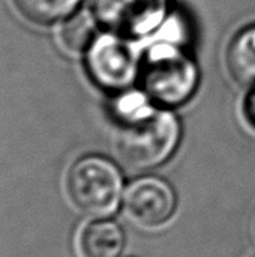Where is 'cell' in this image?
Listing matches in <instances>:
<instances>
[{
	"label": "cell",
	"instance_id": "6da1fadb",
	"mask_svg": "<svg viewBox=\"0 0 255 257\" xmlns=\"http://www.w3.org/2000/svg\"><path fill=\"white\" fill-rule=\"evenodd\" d=\"M156 32L153 42L146 47L141 57L140 84L141 90L155 105L173 108L183 105L195 93L200 72L195 60L185 50V39L171 30Z\"/></svg>",
	"mask_w": 255,
	"mask_h": 257
},
{
	"label": "cell",
	"instance_id": "7a4b0ae2",
	"mask_svg": "<svg viewBox=\"0 0 255 257\" xmlns=\"http://www.w3.org/2000/svg\"><path fill=\"white\" fill-rule=\"evenodd\" d=\"M179 140V119L161 107L119 122L114 148L123 164L134 170H147L164 164L177 149Z\"/></svg>",
	"mask_w": 255,
	"mask_h": 257
},
{
	"label": "cell",
	"instance_id": "3957f363",
	"mask_svg": "<svg viewBox=\"0 0 255 257\" xmlns=\"http://www.w3.org/2000/svg\"><path fill=\"white\" fill-rule=\"evenodd\" d=\"M123 193L119 167L101 155L78 158L66 175V194L72 205L92 217H105L116 211Z\"/></svg>",
	"mask_w": 255,
	"mask_h": 257
},
{
	"label": "cell",
	"instance_id": "277c9868",
	"mask_svg": "<svg viewBox=\"0 0 255 257\" xmlns=\"http://www.w3.org/2000/svg\"><path fill=\"white\" fill-rule=\"evenodd\" d=\"M84 63L93 84L117 95L138 80L141 57L128 38L107 32L93 39Z\"/></svg>",
	"mask_w": 255,
	"mask_h": 257
},
{
	"label": "cell",
	"instance_id": "5b68a950",
	"mask_svg": "<svg viewBox=\"0 0 255 257\" xmlns=\"http://www.w3.org/2000/svg\"><path fill=\"white\" fill-rule=\"evenodd\" d=\"M89 5L95 21L128 39L150 36L168 12V0H89Z\"/></svg>",
	"mask_w": 255,
	"mask_h": 257
},
{
	"label": "cell",
	"instance_id": "8992f818",
	"mask_svg": "<svg viewBox=\"0 0 255 257\" xmlns=\"http://www.w3.org/2000/svg\"><path fill=\"white\" fill-rule=\"evenodd\" d=\"M177 197L173 187L156 176H144L129 184L123 193V211L137 226L153 229L165 224L174 214Z\"/></svg>",
	"mask_w": 255,
	"mask_h": 257
},
{
	"label": "cell",
	"instance_id": "52a82bcc",
	"mask_svg": "<svg viewBox=\"0 0 255 257\" xmlns=\"http://www.w3.org/2000/svg\"><path fill=\"white\" fill-rule=\"evenodd\" d=\"M77 245L80 257H119L125 248V233L111 220H96L84 224Z\"/></svg>",
	"mask_w": 255,
	"mask_h": 257
},
{
	"label": "cell",
	"instance_id": "ba28073f",
	"mask_svg": "<svg viewBox=\"0 0 255 257\" xmlns=\"http://www.w3.org/2000/svg\"><path fill=\"white\" fill-rule=\"evenodd\" d=\"M225 65L231 78L242 87L255 86V24L239 30L230 41Z\"/></svg>",
	"mask_w": 255,
	"mask_h": 257
},
{
	"label": "cell",
	"instance_id": "9c48e42d",
	"mask_svg": "<svg viewBox=\"0 0 255 257\" xmlns=\"http://www.w3.org/2000/svg\"><path fill=\"white\" fill-rule=\"evenodd\" d=\"M81 0H12L15 9L30 23L51 24L71 15Z\"/></svg>",
	"mask_w": 255,
	"mask_h": 257
},
{
	"label": "cell",
	"instance_id": "30bf717a",
	"mask_svg": "<svg viewBox=\"0 0 255 257\" xmlns=\"http://www.w3.org/2000/svg\"><path fill=\"white\" fill-rule=\"evenodd\" d=\"M95 18L87 14H75L69 17L60 29V42L71 53H83L93 42L95 36Z\"/></svg>",
	"mask_w": 255,
	"mask_h": 257
},
{
	"label": "cell",
	"instance_id": "8fae6325",
	"mask_svg": "<svg viewBox=\"0 0 255 257\" xmlns=\"http://www.w3.org/2000/svg\"><path fill=\"white\" fill-rule=\"evenodd\" d=\"M113 116L117 119L119 122H125V120H131L135 119L138 116H143L146 113H149L150 110H153V102L152 99L141 90H125L117 93V96L114 98L113 104Z\"/></svg>",
	"mask_w": 255,
	"mask_h": 257
},
{
	"label": "cell",
	"instance_id": "7c38bea8",
	"mask_svg": "<svg viewBox=\"0 0 255 257\" xmlns=\"http://www.w3.org/2000/svg\"><path fill=\"white\" fill-rule=\"evenodd\" d=\"M243 113L249 125L255 128V86L246 89V96L243 101Z\"/></svg>",
	"mask_w": 255,
	"mask_h": 257
},
{
	"label": "cell",
	"instance_id": "4fadbf2b",
	"mask_svg": "<svg viewBox=\"0 0 255 257\" xmlns=\"http://www.w3.org/2000/svg\"><path fill=\"white\" fill-rule=\"evenodd\" d=\"M254 235H255V221H254Z\"/></svg>",
	"mask_w": 255,
	"mask_h": 257
}]
</instances>
